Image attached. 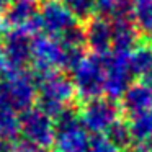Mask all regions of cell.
Returning a JSON list of instances; mask_svg holds the SVG:
<instances>
[{"mask_svg": "<svg viewBox=\"0 0 152 152\" xmlns=\"http://www.w3.org/2000/svg\"><path fill=\"white\" fill-rule=\"evenodd\" d=\"M38 79V106L51 118L62 115L77 96L72 79L66 77L62 70L36 74Z\"/></svg>", "mask_w": 152, "mask_h": 152, "instance_id": "obj_1", "label": "cell"}, {"mask_svg": "<svg viewBox=\"0 0 152 152\" xmlns=\"http://www.w3.org/2000/svg\"><path fill=\"white\" fill-rule=\"evenodd\" d=\"M38 100V79L25 69H15L0 77V105L13 111H26Z\"/></svg>", "mask_w": 152, "mask_h": 152, "instance_id": "obj_2", "label": "cell"}, {"mask_svg": "<svg viewBox=\"0 0 152 152\" xmlns=\"http://www.w3.org/2000/svg\"><path fill=\"white\" fill-rule=\"evenodd\" d=\"M105 57L103 54L92 53L79 62L72 70V82L75 85L77 96L82 102L98 98L105 93Z\"/></svg>", "mask_w": 152, "mask_h": 152, "instance_id": "obj_3", "label": "cell"}, {"mask_svg": "<svg viewBox=\"0 0 152 152\" xmlns=\"http://www.w3.org/2000/svg\"><path fill=\"white\" fill-rule=\"evenodd\" d=\"M90 144L88 131L83 126L80 115L74 108H67L56 118L54 145L59 152H87Z\"/></svg>", "mask_w": 152, "mask_h": 152, "instance_id": "obj_4", "label": "cell"}, {"mask_svg": "<svg viewBox=\"0 0 152 152\" xmlns=\"http://www.w3.org/2000/svg\"><path fill=\"white\" fill-rule=\"evenodd\" d=\"M31 64L36 74L51 70H66L67 46L61 38L49 34H34L31 46Z\"/></svg>", "mask_w": 152, "mask_h": 152, "instance_id": "obj_5", "label": "cell"}, {"mask_svg": "<svg viewBox=\"0 0 152 152\" xmlns=\"http://www.w3.org/2000/svg\"><path fill=\"white\" fill-rule=\"evenodd\" d=\"M123 108L116 103L115 98L110 96H98V98L83 102L80 110V119L87 131L92 134H102L113 124L118 118H121Z\"/></svg>", "mask_w": 152, "mask_h": 152, "instance_id": "obj_6", "label": "cell"}, {"mask_svg": "<svg viewBox=\"0 0 152 152\" xmlns=\"http://www.w3.org/2000/svg\"><path fill=\"white\" fill-rule=\"evenodd\" d=\"M20 132L23 134V139L39 145L41 149H48L54 145L56 123H53V118L39 106H31L20 115Z\"/></svg>", "mask_w": 152, "mask_h": 152, "instance_id": "obj_7", "label": "cell"}, {"mask_svg": "<svg viewBox=\"0 0 152 152\" xmlns=\"http://www.w3.org/2000/svg\"><path fill=\"white\" fill-rule=\"evenodd\" d=\"M105 57V93L110 98H119L132 83V70L129 64V53L110 51Z\"/></svg>", "mask_w": 152, "mask_h": 152, "instance_id": "obj_8", "label": "cell"}, {"mask_svg": "<svg viewBox=\"0 0 152 152\" xmlns=\"http://www.w3.org/2000/svg\"><path fill=\"white\" fill-rule=\"evenodd\" d=\"M77 26V17L66 7L64 2L48 0L39 8V28L43 33L54 38H62Z\"/></svg>", "mask_w": 152, "mask_h": 152, "instance_id": "obj_9", "label": "cell"}, {"mask_svg": "<svg viewBox=\"0 0 152 152\" xmlns=\"http://www.w3.org/2000/svg\"><path fill=\"white\" fill-rule=\"evenodd\" d=\"M34 33L26 28H12L5 33L4 51L12 69H23L25 64L31 62V46Z\"/></svg>", "mask_w": 152, "mask_h": 152, "instance_id": "obj_10", "label": "cell"}, {"mask_svg": "<svg viewBox=\"0 0 152 152\" xmlns=\"http://www.w3.org/2000/svg\"><path fill=\"white\" fill-rule=\"evenodd\" d=\"M7 23L12 28H26L38 34L39 28V7L38 0H13L5 10Z\"/></svg>", "mask_w": 152, "mask_h": 152, "instance_id": "obj_11", "label": "cell"}, {"mask_svg": "<svg viewBox=\"0 0 152 152\" xmlns=\"http://www.w3.org/2000/svg\"><path fill=\"white\" fill-rule=\"evenodd\" d=\"M85 39L87 46L95 54H106L113 51V21L102 15H93L87 20Z\"/></svg>", "mask_w": 152, "mask_h": 152, "instance_id": "obj_12", "label": "cell"}, {"mask_svg": "<svg viewBox=\"0 0 152 152\" xmlns=\"http://www.w3.org/2000/svg\"><path fill=\"white\" fill-rule=\"evenodd\" d=\"M123 113L129 118L152 110V83L132 82L121 96Z\"/></svg>", "mask_w": 152, "mask_h": 152, "instance_id": "obj_13", "label": "cell"}, {"mask_svg": "<svg viewBox=\"0 0 152 152\" xmlns=\"http://www.w3.org/2000/svg\"><path fill=\"white\" fill-rule=\"evenodd\" d=\"M113 21V51L131 53L139 46V31L134 18H118Z\"/></svg>", "mask_w": 152, "mask_h": 152, "instance_id": "obj_14", "label": "cell"}, {"mask_svg": "<svg viewBox=\"0 0 152 152\" xmlns=\"http://www.w3.org/2000/svg\"><path fill=\"white\" fill-rule=\"evenodd\" d=\"M129 64L136 80L152 83V46L139 44L129 53Z\"/></svg>", "mask_w": 152, "mask_h": 152, "instance_id": "obj_15", "label": "cell"}, {"mask_svg": "<svg viewBox=\"0 0 152 152\" xmlns=\"http://www.w3.org/2000/svg\"><path fill=\"white\" fill-rule=\"evenodd\" d=\"M134 5L132 0H96V15L110 20L134 18Z\"/></svg>", "mask_w": 152, "mask_h": 152, "instance_id": "obj_16", "label": "cell"}, {"mask_svg": "<svg viewBox=\"0 0 152 152\" xmlns=\"http://www.w3.org/2000/svg\"><path fill=\"white\" fill-rule=\"evenodd\" d=\"M129 126L134 137V145L144 147L152 142V110L129 118Z\"/></svg>", "mask_w": 152, "mask_h": 152, "instance_id": "obj_17", "label": "cell"}, {"mask_svg": "<svg viewBox=\"0 0 152 152\" xmlns=\"http://www.w3.org/2000/svg\"><path fill=\"white\" fill-rule=\"evenodd\" d=\"M105 136L121 151H128L129 147L134 145V137L131 132V126L126 119L118 118L108 129H106Z\"/></svg>", "mask_w": 152, "mask_h": 152, "instance_id": "obj_18", "label": "cell"}, {"mask_svg": "<svg viewBox=\"0 0 152 152\" xmlns=\"http://www.w3.org/2000/svg\"><path fill=\"white\" fill-rule=\"evenodd\" d=\"M18 132H20V118L17 116V111L0 105V139L12 144Z\"/></svg>", "mask_w": 152, "mask_h": 152, "instance_id": "obj_19", "label": "cell"}, {"mask_svg": "<svg viewBox=\"0 0 152 152\" xmlns=\"http://www.w3.org/2000/svg\"><path fill=\"white\" fill-rule=\"evenodd\" d=\"M134 21L141 34L152 41V0H136Z\"/></svg>", "mask_w": 152, "mask_h": 152, "instance_id": "obj_20", "label": "cell"}, {"mask_svg": "<svg viewBox=\"0 0 152 152\" xmlns=\"http://www.w3.org/2000/svg\"><path fill=\"white\" fill-rule=\"evenodd\" d=\"M77 20H90L96 13V0H62Z\"/></svg>", "mask_w": 152, "mask_h": 152, "instance_id": "obj_21", "label": "cell"}, {"mask_svg": "<svg viewBox=\"0 0 152 152\" xmlns=\"http://www.w3.org/2000/svg\"><path fill=\"white\" fill-rule=\"evenodd\" d=\"M87 152H121V149H118L106 136L102 134H93L90 137V144Z\"/></svg>", "mask_w": 152, "mask_h": 152, "instance_id": "obj_22", "label": "cell"}, {"mask_svg": "<svg viewBox=\"0 0 152 152\" xmlns=\"http://www.w3.org/2000/svg\"><path fill=\"white\" fill-rule=\"evenodd\" d=\"M43 151L44 149H41L39 145L23 139V141H18V142H12V145L8 147L7 152H43Z\"/></svg>", "mask_w": 152, "mask_h": 152, "instance_id": "obj_23", "label": "cell"}, {"mask_svg": "<svg viewBox=\"0 0 152 152\" xmlns=\"http://www.w3.org/2000/svg\"><path fill=\"white\" fill-rule=\"evenodd\" d=\"M10 70H13V69L10 67V64H8V59H7V56H5L4 44H0V77L5 75V74L10 72Z\"/></svg>", "mask_w": 152, "mask_h": 152, "instance_id": "obj_24", "label": "cell"}, {"mask_svg": "<svg viewBox=\"0 0 152 152\" xmlns=\"http://www.w3.org/2000/svg\"><path fill=\"white\" fill-rule=\"evenodd\" d=\"M5 10H7V4H4L0 0V34L2 33H7L5 28H7V18H5Z\"/></svg>", "mask_w": 152, "mask_h": 152, "instance_id": "obj_25", "label": "cell"}, {"mask_svg": "<svg viewBox=\"0 0 152 152\" xmlns=\"http://www.w3.org/2000/svg\"><path fill=\"white\" fill-rule=\"evenodd\" d=\"M2 2H4V4H7V5H8V4H10V2H13V0H2Z\"/></svg>", "mask_w": 152, "mask_h": 152, "instance_id": "obj_26", "label": "cell"}, {"mask_svg": "<svg viewBox=\"0 0 152 152\" xmlns=\"http://www.w3.org/2000/svg\"><path fill=\"white\" fill-rule=\"evenodd\" d=\"M41 2H48V0H41Z\"/></svg>", "mask_w": 152, "mask_h": 152, "instance_id": "obj_27", "label": "cell"}, {"mask_svg": "<svg viewBox=\"0 0 152 152\" xmlns=\"http://www.w3.org/2000/svg\"><path fill=\"white\" fill-rule=\"evenodd\" d=\"M149 152H152V149H151V151H149Z\"/></svg>", "mask_w": 152, "mask_h": 152, "instance_id": "obj_28", "label": "cell"}, {"mask_svg": "<svg viewBox=\"0 0 152 152\" xmlns=\"http://www.w3.org/2000/svg\"><path fill=\"white\" fill-rule=\"evenodd\" d=\"M57 152H59V151H57Z\"/></svg>", "mask_w": 152, "mask_h": 152, "instance_id": "obj_29", "label": "cell"}]
</instances>
